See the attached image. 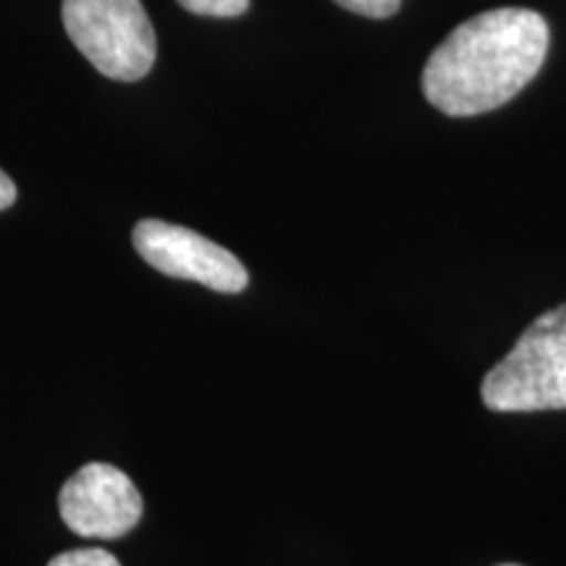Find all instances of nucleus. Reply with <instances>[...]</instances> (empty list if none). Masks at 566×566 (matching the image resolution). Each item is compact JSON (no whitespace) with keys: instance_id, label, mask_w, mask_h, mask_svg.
Here are the masks:
<instances>
[{"instance_id":"obj_2","label":"nucleus","mask_w":566,"mask_h":566,"mask_svg":"<svg viewBox=\"0 0 566 566\" xmlns=\"http://www.w3.org/2000/svg\"><path fill=\"white\" fill-rule=\"evenodd\" d=\"M493 412L566 409V304L530 325L480 386Z\"/></svg>"},{"instance_id":"obj_4","label":"nucleus","mask_w":566,"mask_h":566,"mask_svg":"<svg viewBox=\"0 0 566 566\" xmlns=\"http://www.w3.org/2000/svg\"><path fill=\"white\" fill-rule=\"evenodd\" d=\"M132 242L147 265L171 279L197 281L221 294H239L250 283V273L237 254L184 226L147 218L134 226Z\"/></svg>"},{"instance_id":"obj_3","label":"nucleus","mask_w":566,"mask_h":566,"mask_svg":"<svg viewBox=\"0 0 566 566\" xmlns=\"http://www.w3.org/2000/svg\"><path fill=\"white\" fill-rule=\"evenodd\" d=\"M63 27L108 80L137 82L150 74L158 42L139 0H63Z\"/></svg>"},{"instance_id":"obj_6","label":"nucleus","mask_w":566,"mask_h":566,"mask_svg":"<svg viewBox=\"0 0 566 566\" xmlns=\"http://www.w3.org/2000/svg\"><path fill=\"white\" fill-rule=\"evenodd\" d=\"M181 9L197 13V17L233 19L242 17L250 9V0H179Z\"/></svg>"},{"instance_id":"obj_10","label":"nucleus","mask_w":566,"mask_h":566,"mask_svg":"<svg viewBox=\"0 0 566 566\" xmlns=\"http://www.w3.org/2000/svg\"><path fill=\"white\" fill-rule=\"evenodd\" d=\"M506 566H514V564H506Z\"/></svg>"},{"instance_id":"obj_5","label":"nucleus","mask_w":566,"mask_h":566,"mask_svg":"<svg viewBox=\"0 0 566 566\" xmlns=\"http://www.w3.org/2000/svg\"><path fill=\"white\" fill-rule=\"evenodd\" d=\"M59 509L71 533L113 541L137 527L145 504L126 472L113 464L92 462L66 480Z\"/></svg>"},{"instance_id":"obj_8","label":"nucleus","mask_w":566,"mask_h":566,"mask_svg":"<svg viewBox=\"0 0 566 566\" xmlns=\"http://www.w3.org/2000/svg\"><path fill=\"white\" fill-rule=\"evenodd\" d=\"M338 6L367 19H388L401 9L405 0H336Z\"/></svg>"},{"instance_id":"obj_9","label":"nucleus","mask_w":566,"mask_h":566,"mask_svg":"<svg viewBox=\"0 0 566 566\" xmlns=\"http://www.w3.org/2000/svg\"><path fill=\"white\" fill-rule=\"evenodd\" d=\"M17 202V184H13L9 176L0 171V210L11 208Z\"/></svg>"},{"instance_id":"obj_7","label":"nucleus","mask_w":566,"mask_h":566,"mask_svg":"<svg viewBox=\"0 0 566 566\" xmlns=\"http://www.w3.org/2000/svg\"><path fill=\"white\" fill-rule=\"evenodd\" d=\"M48 566H122L118 558L103 548H76L55 556Z\"/></svg>"},{"instance_id":"obj_1","label":"nucleus","mask_w":566,"mask_h":566,"mask_svg":"<svg viewBox=\"0 0 566 566\" xmlns=\"http://www.w3.org/2000/svg\"><path fill=\"white\" fill-rule=\"evenodd\" d=\"M548 40V21L537 11L495 9L472 17L424 63V97L446 116L501 108L535 80Z\"/></svg>"}]
</instances>
